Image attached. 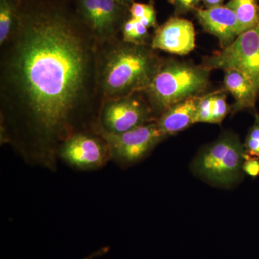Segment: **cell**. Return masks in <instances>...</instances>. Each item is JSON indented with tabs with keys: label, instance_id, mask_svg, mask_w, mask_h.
I'll return each mask as SVG.
<instances>
[{
	"label": "cell",
	"instance_id": "5",
	"mask_svg": "<svg viewBox=\"0 0 259 259\" xmlns=\"http://www.w3.org/2000/svg\"><path fill=\"white\" fill-rule=\"evenodd\" d=\"M201 66L209 71H240L259 91V25L242 32L231 45L204 58Z\"/></svg>",
	"mask_w": 259,
	"mask_h": 259
},
{
	"label": "cell",
	"instance_id": "23",
	"mask_svg": "<svg viewBox=\"0 0 259 259\" xmlns=\"http://www.w3.org/2000/svg\"><path fill=\"white\" fill-rule=\"evenodd\" d=\"M205 8H212V7L222 5L224 0H202Z\"/></svg>",
	"mask_w": 259,
	"mask_h": 259
},
{
	"label": "cell",
	"instance_id": "6",
	"mask_svg": "<svg viewBox=\"0 0 259 259\" xmlns=\"http://www.w3.org/2000/svg\"><path fill=\"white\" fill-rule=\"evenodd\" d=\"M156 118L144 94L139 92L102 102L98 128L118 134L155 122Z\"/></svg>",
	"mask_w": 259,
	"mask_h": 259
},
{
	"label": "cell",
	"instance_id": "7",
	"mask_svg": "<svg viewBox=\"0 0 259 259\" xmlns=\"http://www.w3.org/2000/svg\"><path fill=\"white\" fill-rule=\"evenodd\" d=\"M81 21L97 44L121 37V29L130 17V7L115 0H73Z\"/></svg>",
	"mask_w": 259,
	"mask_h": 259
},
{
	"label": "cell",
	"instance_id": "22",
	"mask_svg": "<svg viewBox=\"0 0 259 259\" xmlns=\"http://www.w3.org/2000/svg\"><path fill=\"white\" fill-rule=\"evenodd\" d=\"M110 250V248L109 246L102 247L100 249L95 250V251L93 252V253H90V254L87 255L84 258L81 259H96L100 258V257L107 254Z\"/></svg>",
	"mask_w": 259,
	"mask_h": 259
},
{
	"label": "cell",
	"instance_id": "1",
	"mask_svg": "<svg viewBox=\"0 0 259 259\" xmlns=\"http://www.w3.org/2000/svg\"><path fill=\"white\" fill-rule=\"evenodd\" d=\"M0 48V144L56 171L61 144L98 128L97 42L73 0H21Z\"/></svg>",
	"mask_w": 259,
	"mask_h": 259
},
{
	"label": "cell",
	"instance_id": "20",
	"mask_svg": "<svg viewBox=\"0 0 259 259\" xmlns=\"http://www.w3.org/2000/svg\"><path fill=\"white\" fill-rule=\"evenodd\" d=\"M202 0H170L175 6V14H186L189 12L197 9V7Z\"/></svg>",
	"mask_w": 259,
	"mask_h": 259
},
{
	"label": "cell",
	"instance_id": "14",
	"mask_svg": "<svg viewBox=\"0 0 259 259\" xmlns=\"http://www.w3.org/2000/svg\"><path fill=\"white\" fill-rule=\"evenodd\" d=\"M231 108L227 103L226 91L218 90L199 96L194 117L196 123H222Z\"/></svg>",
	"mask_w": 259,
	"mask_h": 259
},
{
	"label": "cell",
	"instance_id": "8",
	"mask_svg": "<svg viewBox=\"0 0 259 259\" xmlns=\"http://www.w3.org/2000/svg\"><path fill=\"white\" fill-rule=\"evenodd\" d=\"M97 131L108 143L112 161L123 168L144 159L168 137L161 132L156 121L122 134H108L99 129Z\"/></svg>",
	"mask_w": 259,
	"mask_h": 259
},
{
	"label": "cell",
	"instance_id": "13",
	"mask_svg": "<svg viewBox=\"0 0 259 259\" xmlns=\"http://www.w3.org/2000/svg\"><path fill=\"white\" fill-rule=\"evenodd\" d=\"M199 97L183 100L163 112L156 120L161 132L169 136L193 125Z\"/></svg>",
	"mask_w": 259,
	"mask_h": 259
},
{
	"label": "cell",
	"instance_id": "24",
	"mask_svg": "<svg viewBox=\"0 0 259 259\" xmlns=\"http://www.w3.org/2000/svg\"><path fill=\"white\" fill-rule=\"evenodd\" d=\"M115 1L118 2V3H122V4L127 5V6H131L132 3L136 2V0H115Z\"/></svg>",
	"mask_w": 259,
	"mask_h": 259
},
{
	"label": "cell",
	"instance_id": "4",
	"mask_svg": "<svg viewBox=\"0 0 259 259\" xmlns=\"http://www.w3.org/2000/svg\"><path fill=\"white\" fill-rule=\"evenodd\" d=\"M246 152L238 136L226 133L206 146L194 159V173L221 187L234 185L241 179Z\"/></svg>",
	"mask_w": 259,
	"mask_h": 259
},
{
	"label": "cell",
	"instance_id": "16",
	"mask_svg": "<svg viewBox=\"0 0 259 259\" xmlns=\"http://www.w3.org/2000/svg\"><path fill=\"white\" fill-rule=\"evenodd\" d=\"M21 0H0V46L8 40L20 17Z\"/></svg>",
	"mask_w": 259,
	"mask_h": 259
},
{
	"label": "cell",
	"instance_id": "21",
	"mask_svg": "<svg viewBox=\"0 0 259 259\" xmlns=\"http://www.w3.org/2000/svg\"><path fill=\"white\" fill-rule=\"evenodd\" d=\"M243 171L252 177L259 175V158L248 156L246 153V157L243 166Z\"/></svg>",
	"mask_w": 259,
	"mask_h": 259
},
{
	"label": "cell",
	"instance_id": "2",
	"mask_svg": "<svg viewBox=\"0 0 259 259\" xmlns=\"http://www.w3.org/2000/svg\"><path fill=\"white\" fill-rule=\"evenodd\" d=\"M97 45V83L102 101L142 93L163 61L151 45L129 44L121 37Z\"/></svg>",
	"mask_w": 259,
	"mask_h": 259
},
{
	"label": "cell",
	"instance_id": "9",
	"mask_svg": "<svg viewBox=\"0 0 259 259\" xmlns=\"http://www.w3.org/2000/svg\"><path fill=\"white\" fill-rule=\"evenodd\" d=\"M58 158L76 171L101 169L112 161L110 146L97 131L76 133L64 141L58 151Z\"/></svg>",
	"mask_w": 259,
	"mask_h": 259
},
{
	"label": "cell",
	"instance_id": "10",
	"mask_svg": "<svg viewBox=\"0 0 259 259\" xmlns=\"http://www.w3.org/2000/svg\"><path fill=\"white\" fill-rule=\"evenodd\" d=\"M195 40V30L192 22L175 16L155 29L151 47L154 50L183 56L194 50Z\"/></svg>",
	"mask_w": 259,
	"mask_h": 259
},
{
	"label": "cell",
	"instance_id": "18",
	"mask_svg": "<svg viewBox=\"0 0 259 259\" xmlns=\"http://www.w3.org/2000/svg\"><path fill=\"white\" fill-rule=\"evenodd\" d=\"M129 13L131 18L139 20L148 29H156L158 27L156 9L153 3L134 2L130 6Z\"/></svg>",
	"mask_w": 259,
	"mask_h": 259
},
{
	"label": "cell",
	"instance_id": "19",
	"mask_svg": "<svg viewBox=\"0 0 259 259\" xmlns=\"http://www.w3.org/2000/svg\"><path fill=\"white\" fill-rule=\"evenodd\" d=\"M244 148L245 152L250 156L259 158V115L255 114V122L250 128L246 139Z\"/></svg>",
	"mask_w": 259,
	"mask_h": 259
},
{
	"label": "cell",
	"instance_id": "11",
	"mask_svg": "<svg viewBox=\"0 0 259 259\" xmlns=\"http://www.w3.org/2000/svg\"><path fill=\"white\" fill-rule=\"evenodd\" d=\"M194 11L204 31L217 37L221 49L231 45L241 34L236 15L226 5L205 9L197 8Z\"/></svg>",
	"mask_w": 259,
	"mask_h": 259
},
{
	"label": "cell",
	"instance_id": "15",
	"mask_svg": "<svg viewBox=\"0 0 259 259\" xmlns=\"http://www.w3.org/2000/svg\"><path fill=\"white\" fill-rule=\"evenodd\" d=\"M226 5L236 15L241 33L259 25L258 0H229Z\"/></svg>",
	"mask_w": 259,
	"mask_h": 259
},
{
	"label": "cell",
	"instance_id": "12",
	"mask_svg": "<svg viewBox=\"0 0 259 259\" xmlns=\"http://www.w3.org/2000/svg\"><path fill=\"white\" fill-rule=\"evenodd\" d=\"M224 72V90L233 95L235 101L231 109L232 114L255 108L259 91L253 81L236 70H226Z\"/></svg>",
	"mask_w": 259,
	"mask_h": 259
},
{
	"label": "cell",
	"instance_id": "3",
	"mask_svg": "<svg viewBox=\"0 0 259 259\" xmlns=\"http://www.w3.org/2000/svg\"><path fill=\"white\" fill-rule=\"evenodd\" d=\"M210 72L201 65L163 59L151 83L142 92L156 120L175 104L201 96L209 88Z\"/></svg>",
	"mask_w": 259,
	"mask_h": 259
},
{
	"label": "cell",
	"instance_id": "17",
	"mask_svg": "<svg viewBox=\"0 0 259 259\" xmlns=\"http://www.w3.org/2000/svg\"><path fill=\"white\" fill-rule=\"evenodd\" d=\"M121 38L123 41L137 45H151V39L148 28L139 20L129 17L121 29Z\"/></svg>",
	"mask_w": 259,
	"mask_h": 259
}]
</instances>
